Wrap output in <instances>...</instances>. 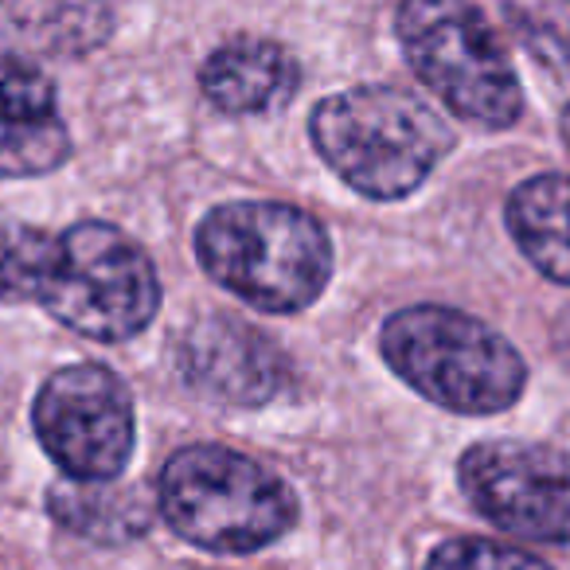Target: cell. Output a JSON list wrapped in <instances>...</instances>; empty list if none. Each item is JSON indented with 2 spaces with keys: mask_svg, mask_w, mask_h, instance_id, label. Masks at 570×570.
Masks as SVG:
<instances>
[{
  "mask_svg": "<svg viewBox=\"0 0 570 570\" xmlns=\"http://www.w3.org/2000/svg\"><path fill=\"white\" fill-rule=\"evenodd\" d=\"M554 356H559V364L570 372V309L559 317V325H554Z\"/></svg>",
  "mask_w": 570,
  "mask_h": 570,
  "instance_id": "16",
  "label": "cell"
},
{
  "mask_svg": "<svg viewBox=\"0 0 570 570\" xmlns=\"http://www.w3.org/2000/svg\"><path fill=\"white\" fill-rule=\"evenodd\" d=\"M309 137L321 160L367 199H403L453 149V129L395 87H356L317 102Z\"/></svg>",
  "mask_w": 570,
  "mask_h": 570,
  "instance_id": "3",
  "label": "cell"
},
{
  "mask_svg": "<svg viewBox=\"0 0 570 570\" xmlns=\"http://www.w3.org/2000/svg\"><path fill=\"white\" fill-rule=\"evenodd\" d=\"M469 504L497 528L539 543H570V453L535 442H481L461 453Z\"/></svg>",
  "mask_w": 570,
  "mask_h": 570,
  "instance_id": "8",
  "label": "cell"
},
{
  "mask_svg": "<svg viewBox=\"0 0 570 570\" xmlns=\"http://www.w3.org/2000/svg\"><path fill=\"white\" fill-rule=\"evenodd\" d=\"M387 367L453 414H500L523 395V356L481 317L453 305H411L383 321Z\"/></svg>",
  "mask_w": 570,
  "mask_h": 570,
  "instance_id": "4",
  "label": "cell"
},
{
  "mask_svg": "<svg viewBox=\"0 0 570 570\" xmlns=\"http://www.w3.org/2000/svg\"><path fill=\"white\" fill-rule=\"evenodd\" d=\"M504 223L539 274L570 285V176L547 173L515 184Z\"/></svg>",
  "mask_w": 570,
  "mask_h": 570,
  "instance_id": "13",
  "label": "cell"
},
{
  "mask_svg": "<svg viewBox=\"0 0 570 570\" xmlns=\"http://www.w3.org/2000/svg\"><path fill=\"white\" fill-rule=\"evenodd\" d=\"M302 67L282 43L269 40H230L215 48L199 67V87L207 102L223 114H269L294 98Z\"/></svg>",
  "mask_w": 570,
  "mask_h": 570,
  "instance_id": "12",
  "label": "cell"
},
{
  "mask_svg": "<svg viewBox=\"0 0 570 570\" xmlns=\"http://www.w3.org/2000/svg\"><path fill=\"white\" fill-rule=\"evenodd\" d=\"M160 515L188 543L246 554L282 539L297 520L294 489L227 445H188L160 469Z\"/></svg>",
  "mask_w": 570,
  "mask_h": 570,
  "instance_id": "5",
  "label": "cell"
},
{
  "mask_svg": "<svg viewBox=\"0 0 570 570\" xmlns=\"http://www.w3.org/2000/svg\"><path fill=\"white\" fill-rule=\"evenodd\" d=\"M110 36L106 0H0V63L82 59L106 48Z\"/></svg>",
  "mask_w": 570,
  "mask_h": 570,
  "instance_id": "11",
  "label": "cell"
},
{
  "mask_svg": "<svg viewBox=\"0 0 570 570\" xmlns=\"http://www.w3.org/2000/svg\"><path fill=\"white\" fill-rule=\"evenodd\" d=\"M43 305L90 341L118 344L149 328L160 282L149 254L114 223L43 230L0 219V305Z\"/></svg>",
  "mask_w": 570,
  "mask_h": 570,
  "instance_id": "1",
  "label": "cell"
},
{
  "mask_svg": "<svg viewBox=\"0 0 570 570\" xmlns=\"http://www.w3.org/2000/svg\"><path fill=\"white\" fill-rule=\"evenodd\" d=\"M426 570H551L520 547L492 543V539H450L430 554Z\"/></svg>",
  "mask_w": 570,
  "mask_h": 570,
  "instance_id": "15",
  "label": "cell"
},
{
  "mask_svg": "<svg viewBox=\"0 0 570 570\" xmlns=\"http://www.w3.org/2000/svg\"><path fill=\"white\" fill-rule=\"evenodd\" d=\"M180 367L199 395L230 406H266L289 375L277 344L235 317H199L180 341Z\"/></svg>",
  "mask_w": 570,
  "mask_h": 570,
  "instance_id": "9",
  "label": "cell"
},
{
  "mask_svg": "<svg viewBox=\"0 0 570 570\" xmlns=\"http://www.w3.org/2000/svg\"><path fill=\"white\" fill-rule=\"evenodd\" d=\"M71 157L56 82L36 63H0V180L56 173Z\"/></svg>",
  "mask_w": 570,
  "mask_h": 570,
  "instance_id": "10",
  "label": "cell"
},
{
  "mask_svg": "<svg viewBox=\"0 0 570 570\" xmlns=\"http://www.w3.org/2000/svg\"><path fill=\"white\" fill-rule=\"evenodd\" d=\"M196 258L215 285L262 313L309 309L333 277L328 230L277 199L212 207L196 227Z\"/></svg>",
  "mask_w": 570,
  "mask_h": 570,
  "instance_id": "2",
  "label": "cell"
},
{
  "mask_svg": "<svg viewBox=\"0 0 570 570\" xmlns=\"http://www.w3.org/2000/svg\"><path fill=\"white\" fill-rule=\"evenodd\" d=\"M562 141H567V149H570V102H567V110H562Z\"/></svg>",
  "mask_w": 570,
  "mask_h": 570,
  "instance_id": "17",
  "label": "cell"
},
{
  "mask_svg": "<svg viewBox=\"0 0 570 570\" xmlns=\"http://www.w3.org/2000/svg\"><path fill=\"white\" fill-rule=\"evenodd\" d=\"M32 426L67 481H118L137 438L134 399L102 364H71L48 375Z\"/></svg>",
  "mask_w": 570,
  "mask_h": 570,
  "instance_id": "7",
  "label": "cell"
},
{
  "mask_svg": "<svg viewBox=\"0 0 570 570\" xmlns=\"http://www.w3.org/2000/svg\"><path fill=\"white\" fill-rule=\"evenodd\" d=\"M395 36L411 71L450 114L484 129H508L523 114V90L497 28L469 0H403Z\"/></svg>",
  "mask_w": 570,
  "mask_h": 570,
  "instance_id": "6",
  "label": "cell"
},
{
  "mask_svg": "<svg viewBox=\"0 0 570 570\" xmlns=\"http://www.w3.org/2000/svg\"><path fill=\"white\" fill-rule=\"evenodd\" d=\"M51 512L59 523L87 539L121 543L149 528L153 512L137 489L114 481H63L51 489Z\"/></svg>",
  "mask_w": 570,
  "mask_h": 570,
  "instance_id": "14",
  "label": "cell"
}]
</instances>
